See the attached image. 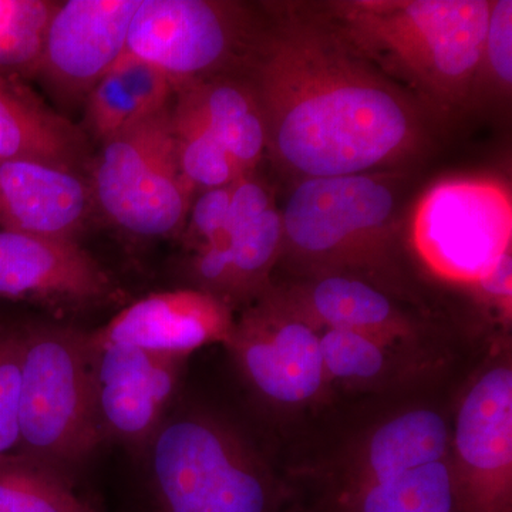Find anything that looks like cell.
<instances>
[{
	"label": "cell",
	"instance_id": "1",
	"mask_svg": "<svg viewBox=\"0 0 512 512\" xmlns=\"http://www.w3.org/2000/svg\"><path fill=\"white\" fill-rule=\"evenodd\" d=\"M241 70L264 116L266 151L298 181L389 173L426 146L414 96L325 18L282 16L259 28Z\"/></svg>",
	"mask_w": 512,
	"mask_h": 512
},
{
	"label": "cell",
	"instance_id": "2",
	"mask_svg": "<svg viewBox=\"0 0 512 512\" xmlns=\"http://www.w3.org/2000/svg\"><path fill=\"white\" fill-rule=\"evenodd\" d=\"M487 0H352L326 6L356 52L440 110L464 106L480 86Z\"/></svg>",
	"mask_w": 512,
	"mask_h": 512
},
{
	"label": "cell",
	"instance_id": "3",
	"mask_svg": "<svg viewBox=\"0 0 512 512\" xmlns=\"http://www.w3.org/2000/svg\"><path fill=\"white\" fill-rule=\"evenodd\" d=\"M144 451L161 512L274 511L268 468L239 431L212 414H167Z\"/></svg>",
	"mask_w": 512,
	"mask_h": 512
},
{
	"label": "cell",
	"instance_id": "4",
	"mask_svg": "<svg viewBox=\"0 0 512 512\" xmlns=\"http://www.w3.org/2000/svg\"><path fill=\"white\" fill-rule=\"evenodd\" d=\"M22 332L20 456L59 474L103 443L94 409L89 333L63 325Z\"/></svg>",
	"mask_w": 512,
	"mask_h": 512
},
{
	"label": "cell",
	"instance_id": "5",
	"mask_svg": "<svg viewBox=\"0 0 512 512\" xmlns=\"http://www.w3.org/2000/svg\"><path fill=\"white\" fill-rule=\"evenodd\" d=\"M392 173L298 181L281 212L284 245L318 274H349L386 255L397 225Z\"/></svg>",
	"mask_w": 512,
	"mask_h": 512
},
{
	"label": "cell",
	"instance_id": "6",
	"mask_svg": "<svg viewBox=\"0 0 512 512\" xmlns=\"http://www.w3.org/2000/svg\"><path fill=\"white\" fill-rule=\"evenodd\" d=\"M170 104L100 144L89 167L94 205L131 237L178 238L194 194L178 168Z\"/></svg>",
	"mask_w": 512,
	"mask_h": 512
},
{
	"label": "cell",
	"instance_id": "7",
	"mask_svg": "<svg viewBox=\"0 0 512 512\" xmlns=\"http://www.w3.org/2000/svg\"><path fill=\"white\" fill-rule=\"evenodd\" d=\"M258 30L237 3L141 0L124 55L156 67L175 92L241 70Z\"/></svg>",
	"mask_w": 512,
	"mask_h": 512
},
{
	"label": "cell",
	"instance_id": "8",
	"mask_svg": "<svg viewBox=\"0 0 512 512\" xmlns=\"http://www.w3.org/2000/svg\"><path fill=\"white\" fill-rule=\"evenodd\" d=\"M412 241L434 275L476 286L511 254L510 190L490 178L440 181L417 202Z\"/></svg>",
	"mask_w": 512,
	"mask_h": 512
},
{
	"label": "cell",
	"instance_id": "9",
	"mask_svg": "<svg viewBox=\"0 0 512 512\" xmlns=\"http://www.w3.org/2000/svg\"><path fill=\"white\" fill-rule=\"evenodd\" d=\"M456 512L512 511V369L493 363L468 386L450 429Z\"/></svg>",
	"mask_w": 512,
	"mask_h": 512
},
{
	"label": "cell",
	"instance_id": "10",
	"mask_svg": "<svg viewBox=\"0 0 512 512\" xmlns=\"http://www.w3.org/2000/svg\"><path fill=\"white\" fill-rule=\"evenodd\" d=\"M140 5L141 0L56 2L32 80L64 116L83 107L96 84L123 57Z\"/></svg>",
	"mask_w": 512,
	"mask_h": 512
},
{
	"label": "cell",
	"instance_id": "11",
	"mask_svg": "<svg viewBox=\"0 0 512 512\" xmlns=\"http://www.w3.org/2000/svg\"><path fill=\"white\" fill-rule=\"evenodd\" d=\"M227 346L252 392L271 406H306L330 383L320 330L286 308L278 296H268L245 312Z\"/></svg>",
	"mask_w": 512,
	"mask_h": 512
},
{
	"label": "cell",
	"instance_id": "12",
	"mask_svg": "<svg viewBox=\"0 0 512 512\" xmlns=\"http://www.w3.org/2000/svg\"><path fill=\"white\" fill-rule=\"evenodd\" d=\"M89 345L94 409L103 441L144 450L167 417L187 359L97 346L90 340Z\"/></svg>",
	"mask_w": 512,
	"mask_h": 512
},
{
	"label": "cell",
	"instance_id": "13",
	"mask_svg": "<svg viewBox=\"0 0 512 512\" xmlns=\"http://www.w3.org/2000/svg\"><path fill=\"white\" fill-rule=\"evenodd\" d=\"M234 326L227 302L201 289H175L131 303L103 328L89 333V340L97 346H123L188 359L212 343L227 345Z\"/></svg>",
	"mask_w": 512,
	"mask_h": 512
},
{
	"label": "cell",
	"instance_id": "14",
	"mask_svg": "<svg viewBox=\"0 0 512 512\" xmlns=\"http://www.w3.org/2000/svg\"><path fill=\"white\" fill-rule=\"evenodd\" d=\"M94 214L89 175L42 161H0L3 231L79 242Z\"/></svg>",
	"mask_w": 512,
	"mask_h": 512
},
{
	"label": "cell",
	"instance_id": "15",
	"mask_svg": "<svg viewBox=\"0 0 512 512\" xmlns=\"http://www.w3.org/2000/svg\"><path fill=\"white\" fill-rule=\"evenodd\" d=\"M113 285L79 242L0 229V298L89 303Z\"/></svg>",
	"mask_w": 512,
	"mask_h": 512
},
{
	"label": "cell",
	"instance_id": "16",
	"mask_svg": "<svg viewBox=\"0 0 512 512\" xmlns=\"http://www.w3.org/2000/svg\"><path fill=\"white\" fill-rule=\"evenodd\" d=\"M92 144L19 77L0 76V161L33 160L89 175Z\"/></svg>",
	"mask_w": 512,
	"mask_h": 512
},
{
	"label": "cell",
	"instance_id": "17",
	"mask_svg": "<svg viewBox=\"0 0 512 512\" xmlns=\"http://www.w3.org/2000/svg\"><path fill=\"white\" fill-rule=\"evenodd\" d=\"M279 301L316 329L352 330L393 346L416 336V328L392 299L355 274H320Z\"/></svg>",
	"mask_w": 512,
	"mask_h": 512
},
{
	"label": "cell",
	"instance_id": "18",
	"mask_svg": "<svg viewBox=\"0 0 512 512\" xmlns=\"http://www.w3.org/2000/svg\"><path fill=\"white\" fill-rule=\"evenodd\" d=\"M245 174L254 173L266 151V127L258 97L242 70L222 74L174 92Z\"/></svg>",
	"mask_w": 512,
	"mask_h": 512
},
{
	"label": "cell",
	"instance_id": "19",
	"mask_svg": "<svg viewBox=\"0 0 512 512\" xmlns=\"http://www.w3.org/2000/svg\"><path fill=\"white\" fill-rule=\"evenodd\" d=\"M174 99V87L156 67L123 55L87 96L82 130L90 143H104Z\"/></svg>",
	"mask_w": 512,
	"mask_h": 512
},
{
	"label": "cell",
	"instance_id": "20",
	"mask_svg": "<svg viewBox=\"0 0 512 512\" xmlns=\"http://www.w3.org/2000/svg\"><path fill=\"white\" fill-rule=\"evenodd\" d=\"M447 458H450L447 420L436 410H407L384 421L367 439L357 458L348 493L410 468Z\"/></svg>",
	"mask_w": 512,
	"mask_h": 512
},
{
	"label": "cell",
	"instance_id": "21",
	"mask_svg": "<svg viewBox=\"0 0 512 512\" xmlns=\"http://www.w3.org/2000/svg\"><path fill=\"white\" fill-rule=\"evenodd\" d=\"M346 512H456L450 458L343 495Z\"/></svg>",
	"mask_w": 512,
	"mask_h": 512
},
{
	"label": "cell",
	"instance_id": "22",
	"mask_svg": "<svg viewBox=\"0 0 512 512\" xmlns=\"http://www.w3.org/2000/svg\"><path fill=\"white\" fill-rule=\"evenodd\" d=\"M171 119L178 168L194 197L197 192L237 183L245 175L218 138L175 93Z\"/></svg>",
	"mask_w": 512,
	"mask_h": 512
},
{
	"label": "cell",
	"instance_id": "23",
	"mask_svg": "<svg viewBox=\"0 0 512 512\" xmlns=\"http://www.w3.org/2000/svg\"><path fill=\"white\" fill-rule=\"evenodd\" d=\"M217 241L227 245L231 256V284L228 303L255 295L264 285L269 269L284 245L281 212L272 205L264 214L227 238Z\"/></svg>",
	"mask_w": 512,
	"mask_h": 512
},
{
	"label": "cell",
	"instance_id": "24",
	"mask_svg": "<svg viewBox=\"0 0 512 512\" xmlns=\"http://www.w3.org/2000/svg\"><path fill=\"white\" fill-rule=\"evenodd\" d=\"M0 512H94L69 481L29 458H0Z\"/></svg>",
	"mask_w": 512,
	"mask_h": 512
},
{
	"label": "cell",
	"instance_id": "25",
	"mask_svg": "<svg viewBox=\"0 0 512 512\" xmlns=\"http://www.w3.org/2000/svg\"><path fill=\"white\" fill-rule=\"evenodd\" d=\"M56 2L0 0V76L32 80Z\"/></svg>",
	"mask_w": 512,
	"mask_h": 512
},
{
	"label": "cell",
	"instance_id": "26",
	"mask_svg": "<svg viewBox=\"0 0 512 512\" xmlns=\"http://www.w3.org/2000/svg\"><path fill=\"white\" fill-rule=\"evenodd\" d=\"M393 346L352 330H320V352L329 382L382 383L393 362Z\"/></svg>",
	"mask_w": 512,
	"mask_h": 512
},
{
	"label": "cell",
	"instance_id": "27",
	"mask_svg": "<svg viewBox=\"0 0 512 512\" xmlns=\"http://www.w3.org/2000/svg\"><path fill=\"white\" fill-rule=\"evenodd\" d=\"M20 392L22 332L0 329V458L19 454Z\"/></svg>",
	"mask_w": 512,
	"mask_h": 512
},
{
	"label": "cell",
	"instance_id": "28",
	"mask_svg": "<svg viewBox=\"0 0 512 512\" xmlns=\"http://www.w3.org/2000/svg\"><path fill=\"white\" fill-rule=\"evenodd\" d=\"M484 74L501 93L510 94L512 84V2L497 0L491 6L485 33L480 82Z\"/></svg>",
	"mask_w": 512,
	"mask_h": 512
},
{
	"label": "cell",
	"instance_id": "29",
	"mask_svg": "<svg viewBox=\"0 0 512 512\" xmlns=\"http://www.w3.org/2000/svg\"><path fill=\"white\" fill-rule=\"evenodd\" d=\"M232 185L212 188L195 195L183 231L178 237L183 241L185 249L194 252L221 237L227 224Z\"/></svg>",
	"mask_w": 512,
	"mask_h": 512
},
{
	"label": "cell",
	"instance_id": "30",
	"mask_svg": "<svg viewBox=\"0 0 512 512\" xmlns=\"http://www.w3.org/2000/svg\"><path fill=\"white\" fill-rule=\"evenodd\" d=\"M254 173L242 175L232 185L227 224L220 238H227L272 207L271 194ZM218 238V239H220Z\"/></svg>",
	"mask_w": 512,
	"mask_h": 512
},
{
	"label": "cell",
	"instance_id": "31",
	"mask_svg": "<svg viewBox=\"0 0 512 512\" xmlns=\"http://www.w3.org/2000/svg\"><path fill=\"white\" fill-rule=\"evenodd\" d=\"M511 254L498 262L493 271L483 281L478 282L476 288L483 293L484 298L494 303L495 308L503 313L504 319L511 318Z\"/></svg>",
	"mask_w": 512,
	"mask_h": 512
}]
</instances>
